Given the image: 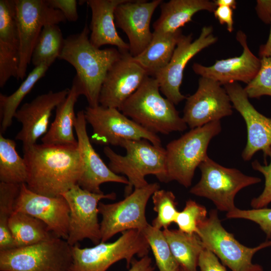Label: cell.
Wrapping results in <instances>:
<instances>
[{"label": "cell", "mask_w": 271, "mask_h": 271, "mask_svg": "<svg viewBox=\"0 0 271 271\" xmlns=\"http://www.w3.org/2000/svg\"><path fill=\"white\" fill-rule=\"evenodd\" d=\"M23 151L28 171L26 184L32 191L56 197L78 184L83 171L78 147L36 144Z\"/></svg>", "instance_id": "cell-1"}, {"label": "cell", "mask_w": 271, "mask_h": 271, "mask_svg": "<svg viewBox=\"0 0 271 271\" xmlns=\"http://www.w3.org/2000/svg\"><path fill=\"white\" fill-rule=\"evenodd\" d=\"M90 30L86 25L82 31L65 39L59 59L71 64L76 70L73 82L81 95L86 98L89 106L99 105L101 86L111 66L121 56L115 48L100 49L89 40Z\"/></svg>", "instance_id": "cell-2"}, {"label": "cell", "mask_w": 271, "mask_h": 271, "mask_svg": "<svg viewBox=\"0 0 271 271\" xmlns=\"http://www.w3.org/2000/svg\"><path fill=\"white\" fill-rule=\"evenodd\" d=\"M119 110L155 134L182 132L188 127L175 104L161 94L158 80L150 76L126 100Z\"/></svg>", "instance_id": "cell-3"}, {"label": "cell", "mask_w": 271, "mask_h": 271, "mask_svg": "<svg viewBox=\"0 0 271 271\" xmlns=\"http://www.w3.org/2000/svg\"><path fill=\"white\" fill-rule=\"evenodd\" d=\"M120 147L125 150V155L117 154L109 146H105L103 151L108 159L109 169L116 174L126 177L125 197L132 192L133 188L147 186L149 183L145 177L149 175L167 183L165 148L144 139L124 141Z\"/></svg>", "instance_id": "cell-4"}, {"label": "cell", "mask_w": 271, "mask_h": 271, "mask_svg": "<svg viewBox=\"0 0 271 271\" xmlns=\"http://www.w3.org/2000/svg\"><path fill=\"white\" fill-rule=\"evenodd\" d=\"M220 120L191 129L170 142L165 148L167 183L176 181L186 188L191 184L195 170L208 157L211 140L221 131Z\"/></svg>", "instance_id": "cell-5"}, {"label": "cell", "mask_w": 271, "mask_h": 271, "mask_svg": "<svg viewBox=\"0 0 271 271\" xmlns=\"http://www.w3.org/2000/svg\"><path fill=\"white\" fill-rule=\"evenodd\" d=\"M112 242H100L91 247L71 246L72 261L68 271H106L113 263L125 260L127 267L133 256L148 255L150 246L143 234L137 230H129Z\"/></svg>", "instance_id": "cell-6"}, {"label": "cell", "mask_w": 271, "mask_h": 271, "mask_svg": "<svg viewBox=\"0 0 271 271\" xmlns=\"http://www.w3.org/2000/svg\"><path fill=\"white\" fill-rule=\"evenodd\" d=\"M72 261L71 246L57 237L0 251L1 271H68Z\"/></svg>", "instance_id": "cell-7"}, {"label": "cell", "mask_w": 271, "mask_h": 271, "mask_svg": "<svg viewBox=\"0 0 271 271\" xmlns=\"http://www.w3.org/2000/svg\"><path fill=\"white\" fill-rule=\"evenodd\" d=\"M201 176L190 190L194 195L210 200L217 209L228 212L236 208L234 198L242 189L261 182L259 178L222 166L207 157L199 166Z\"/></svg>", "instance_id": "cell-8"}, {"label": "cell", "mask_w": 271, "mask_h": 271, "mask_svg": "<svg viewBox=\"0 0 271 271\" xmlns=\"http://www.w3.org/2000/svg\"><path fill=\"white\" fill-rule=\"evenodd\" d=\"M198 235L204 246L213 252L232 271H263L252 259L258 251L271 246V240H266L254 247H248L238 242L227 231L219 219L217 211L211 210L198 226Z\"/></svg>", "instance_id": "cell-9"}, {"label": "cell", "mask_w": 271, "mask_h": 271, "mask_svg": "<svg viewBox=\"0 0 271 271\" xmlns=\"http://www.w3.org/2000/svg\"><path fill=\"white\" fill-rule=\"evenodd\" d=\"M15 18L20 42L17 79L23 80L31 62L33 50L43 29L47 25L66 22L63 14L50 7L46 0H14Z\"/></svg>", "instance_id": "cell-10"}, {"label": "cell", "mask_w": 271, "mask_h": 271, "mask_svg": "<svg viewBox=\"0 0 271 271\" xmlns=\"http://www.w3.org/2000/svg\"><path fill=\"white\" fill-rule=\"evenodd\" d=\"M160 189L158 183H149L144 187L134 189L118 202L110 204L100 202L98 209L102 217L100 242H106L116 234L129 230L142 232L149 224L145 214L147 203Z\"/></svg>", "instance_id": "cell-11"}, {"label": "cell", "mask_w": 271, "mask_h": 271, "mask_svg": "<svg viewBox=\"0 0 271 271\" xmlns=\"http://www.w3.org/2000/svg\"><path fill=\"white\" fill-rule=\"evenodd\" d=\"M85 119L91 126V143L97 145L120 146L126 140H146L161 146L157 134L151 132L123 114L118 109L100 105L86 107Z\"/></svg>", "instance_id": "cell-12"}, {"label": "cell", "mask_w": 271, "mask_h": 271, "mask_svg": "<svg viewBox=\"0 0 271 271\" xmlns=\"http://www.w3.org/2000/svg\"><path fill=\"white\" fill-rule=\"evenodd\" d=\"M62 196L70 208L68 237L67 241L73 246L87 238L96 245L101 241L100 225L98 222V204L103 199L115 200L114 192L101 194L90 192L75 185Z\"/></svg>", "instance_id": "cell-13"}, {"label": "cell", "mask_w": 271, "mask_h": 271, "mask_svg": "<svg viewBox=\"0 0 271 271\" xmlns=\"http://www.w3.org/2000/svg\"><path fill=\"white\" fill-rule=\"evenodd\" d=\"M213 32L212 26H204L194 41L192 34H182L168 65L153 77L158 81L161 92L175 105L186 98L180 92L186 65L199 52L216 42Z\"/></svg>", "instance_id": "cell-14"}, {"label": "cell", "mask_w": 271, "mask_h": 271, "mask_svg": "<svg viewBox=\"0 0 271 271\" xmlns=\"http://www.w3.org/2000/svg\"><path fill=\"white\" fill-rule=\"evenodd\" d=\"M186 99L182 117L191 129L219 121L233 113V106L225 88L209 78L200 77L196 91Z\"/></svg>", "instance_id": "cell-15"}, {"label": "cell", "mask_w": 271, "mask_h": 271, "mask_svg": "<svg viewBox=\"0 0 271 271\" xmlns=\"http://www.w3.org/2000/svg\"><path fill=\"white\" fill-rule=\"evenodd\" d=\"M14 211L25 213L43 221L57 237H68L70 208L62 196L51 197L30 190L26 183L21 184Z\"/></svg>", "instance_id": "cell-16"}, {"label": "cell", "mask_w": 271, "mask_h": 271, "mask_svg": "<svg viewBox=\"0 0 271 271\" xmlns=\"http://www.w3.org/2000/svg\"><path fill=\"white\" fill-rule=\"evenodd\" d=\"M162 0H125L116 8L114 21L123 31L129 41V53L132 57L140 54L152 40L150 30L152 16Z\"/></svg>", "instance_id": "cell-17"}, {"label": "cell", "mask_w": 271, "mask_h": 271, "mask_svg": "<svg viewBox=\"0 0 271 271\" xmlns=\"http://www.w3.org/2000/svg\"><path fill=\"white\" fill-rule=\"evenodd\" d=\"M121 53L108 71L99 98V105L118 110L149 76L129 52Z\"/></svg>", "instance_id": "cell-18"}, {"label": "cell", "mask_w": 271, "mask_h": 271, "mask_svg": "<svg viewBox=\"0 0 271 271\" xmlns=\"http://www.w3.org/2000/svg\"><path fill=\"white\" fill-rule=\"evenodd\" d=\"M232 106L243 118L247 128V142L241 156L249 161L262 151L265 159L271 147V118L259 112L251 104L244 88L237 82L224 85Z\"/></svg>", "instance_id": "cell-19"}, {"label": "cell", "mask_w": 271, "mask_h": 271, "mask_svg": "<svg viewBox=\"0 0 271 271\" xmlns=\"http://www.w3.org/2000/svg\"><path fill=\"white\" fill-rule=\"evenodd\" d=\"M69 89L50 91L38 95L18 108L14 118L22 124L16 139L22 142L23 149L36 144L38 139L47 132L53 110L67 97Z\"/></svg>", "instance_id": "cell-20"}, {"label": "cell", "mask_w": 271, "mask_h": 271, "mask_svg": "<svg viewBox=\"0 0 271 271\" xmlns=\"http://www.w3.org/2000/svg\"><path fill=\"white\" fill-rule=\"evenodd\" d=\"M86 123L84 111H79L76 114L74 129L83 171L77 184L85 190L97 194L103 193L100 185L104 183L115 182L127 185L126 177L113 173L93 148L87 133Z\"/></svg>", "instance_id": "cell-21"}, {"label": "cell", "mask_w": 271, "mask_h": 271, "mask_svg": "<svg viewBox=\"0 0 271 271\" xmlns=\"http://www.w3.org/2000/svg\"><path fill=\"white\" fill-rule=\"evenodd\" d=\"M236 40L243 48L238 57L217 60L210 66L195 63L192 66L194 72L201 77L213 80L221 85L241 81L248 83L256 75L260 67V59L249 49L245 34L237 32Z\"/></svg>", "instance_id": "cell-22"}, {"label": "cell", "mask_w": 271, "mask_h": 271, "mask_svg": "<svg viewBox=\"0 0 271 271\" xmlns=\"http://www.w3.org/2000/svg\"><path fill=\"white\" fill-rule=\"evenodd\" d=\"M20 42L14 0L0 1V87L18 73Z\"/></svg>", "instance_id": "cell-23"}, {"label": "cell", "mask_w": 271, "mask_h": 271, "mask_svg": "<svg viewBox=\"0 0 271 271\" xmlns=\"http://www.w3.org/2000/svg\"><path fill=\"white\" fill-rule=\"evenodd\" d=\"M124 1H85L91 11L89 40L94 47L109 45L116 46L121 53L129 52V44L119 36L114 21L115 10Z\"/></svg>", "instance_id": "cell-24"}, {"label": "cell", "mask_w": 271, "mask_h": 271, "mask_svg": "<svg viewBox=\"0 0 271 271\" xmlns=\"http://www.w3.org/2000/svg\"><path fill=\"white\" fill-rule=\"evenodd\" d=\"M160 7L161 15L153 25L154 32H175L191 22L198 12H214L217 7L208 0H170L163 1Z\"/></svg>", "instance_id": "cell-25"}, {"label": "cell", "mask_w": 271, "mask_h": 271, "mask_svg": "<svg viewBox=\"0 0 271 271\" xmlns=\"http://www.w3.org/2000/svg\"><path fill=\"white\" fill-rule=\"evenodd\" d=\"M80 95L77 86L73 82L67 97L56 107L55 119L47 132L42 138V144L78 147L73 128L76 117L75 105Z\"/></svg>", "instance_id": "cell-26"}, {"label": "cell", "mask_w": 271, "mask_h": 271, "mask_svg": "<svg viewBox=\"0 0 271 271\" xmlns=\"http://www.w3.org/2000/svg\"><path fill=\"white\" fill-rule=\"evenodd\" d=\"M182 34L181 29L173 33L153 32L149 45L140 54L132 57V60L150 76L154 77L170 62Z\"/></svg>", "instance_id": "cell-27"}, {"label": "cell", "mask_w": 271, "mask_h": 271, "mask_svg": "<svg viewBox=\"0 0 271 271\" xmlns=\"http://www.w3.org/2000/svg\"><path fill=\"white\" fill-rule=\"evenodd\" d=\"M163 232L180 268L184 271H197L199 257L205 248L198 234L169 228Z\"/></svg>", "instance_id": "cell-28"}, {"label": "cell", "mask_w": 271, "mask_h": 271, "mask_svg": "<svg viewBox=\"0 0 271 271\" xmlns=\"http://www.w3.org/2000/svg\"><path fill=\"white\" fill-rule=\"evenodd\" d=\"M9 227L16 247L31 245L56 237L41 220L24 212L14 211Z\"/></svg>", "instance_id": "cell-29"}, {"label": "cell", "mask_w": 271, "mask_h": 271, "mask_svg": "<svg viewBox=\"0 0 271 271\" xmlns=\"http://www.w3.org/2000/svg\"><path fill=\"white\" fill-rule=\"evenodd\" d=\"M52 64L45 63L37 66L29 73L18 88L10 95L0 94L1 133L6 132L11 125L13 119L25 97L36 83L45 75Z\"/></svg>", "instance_id": "cell-30"}, {"label": "cell", "mask_w": 271, "mask_h": 271, "mask_svg": "<svg viewBox=\"0 0 271 271\" xmlns=\"http://www.w3.org/2000/svg\"><path fill=\"white\" fill-rule=\"evenodd\" d=\"M16 142L0 134V181L2 182L21 184L28 178L27 165L16 150Z\"/></svg>", "instance_id": "cell-31"}, {"label": "cell", "mask_w": 271, "mask_h": 271, "mask_svg": "<svg viewBox=\"0 0 271 271\" xmlns=\"http://www.w3.org/2000/svg\"><path fill=\"white\" fill-rule=\"evenodd\" d=\"M65 39L58 25L45 26L42 29L33 51L31 62L34 67L41 64H52L62 51Z\"/></svg>", "instance_id": "cell-32"}, {"label": "cell", "mask_w": 271, "mask_h": 271, "mask_svg": "<svg viewBox=\"0 0 271 271\" xmlns=\"http://www.w3.org/2000/svg\"><path fill=\"white\" fill-rule=\"evenodd\" d=\"M21 184L0 183V251L16 247L9 227Z\"/></svg>", "instance_id": "cell-33"}, {"label": "cell", "mask_w": 271, "mask_h": 271, "mask_svg": "<svg viewBox=\"0 0 271 271\" xmlns=\"http://www.w3.org/2000/svg\"><path fill=\"white\" fill-rule=\"evenodd\" d=\"M155 257L159 271H180L163 230L149 224L142 232Z\"/></svg>", "instance_id": "cell-34"}, {"label": "cell", "mask_w": 271, "mask_h": 271, "mask_svg": "<svg viewBox=\"0 0 271 271\" xmlns=\"http://www.w3.org/2000/svg\"><path fill=\"white\" fill-rule=\"evenodd\" d=\"M154 210L157 213L152 225L161 229H166L175 222L179 212L176 208V197L171 191L159 189L153 194ZM163 229V230H164Z\"/></svg>", "instance_id": "cell-35"}, {"label": "cell", "mask_w": 271, "mask_h": 271, "mask_svg": "<svg viewBox=\"0 0 271 271\" xmlns=\"http://www.w3.org/2000/svg\"><path fill=\"white\" fill-rule=\"evenodd\" d=\"M206 208L195 201L189 199L186 202L182 211L179 212L176 223L179 230L189 234L198 232L199 225L207 218Z\"/></svg>", "instance_id": "cell-36"}, {"label": "cell", "mask_w": 271, "mask_h": 271, "mask_svg": "<svg viewBox=\"0 0 271 271\" xmlns=\"http://www.w3.org/2000/svg\"><path fill=\"white\" fill-rule=\"evenodd\" d=\"M260 59L258 71L244 88L248 98H259L263 95L271 96V57Z\"/></svg>", "instance_id": "cell-37"}, {"label": "cell", "mask_w": 271, "mask_h": 271, "mask_svg": "<svg viewBox=\"0 0 271 271\" xmlns=\"http://www.w3.org/2000/svg\"><path fill=\"white\" fill-rule=\"evenodd\" d=\"M227 218L245 219L254 222L266 234V238H271V208L241 210L237 208L227 212Z\"/></svg>", "instance_id": "cell-38"}, {"label": "cell", "mask_w": 271, "mask_h": 271, "mask_svg": "<svg viewBox=\"0 0 271 271\" xmlns=\"http://www.w3.org/2000/svg\"><path fill=\"white\" fill-rule=\"evenodd\" d=\"M267 156L270 158L268 165H262L257 160L251 163L252 168L261 173L264 178V187L262 193L251 201L250 205L254 209L265 208L271 202V147Z\"/></svg>", "instance_id": "cell-39"}, {"label": "cell", "mask_w": 271, "mask_h": 271, "mask_svg": "<svg viewBox=\"0 0 271 271\" xmlns=\"http://www.w3.org/2000/svg\"><path fill=\"white\" fill-rule=\"evenodd\" d=\"M46 2L50 7L60 11L66 21L74 22L78 19L77 1L46 0Z\"/></svg>", "instance_id": "cell-40"}, {"label": "cell", "mask_w": 271, "mask_h": 271, "mask_svg": "<svg viewBox=\"0 0 271 271\" xmlns=\"http://www.w3.org/2000/svg\"><path fill=\"white\" fill-rule=\"evenodd\" d=\"M200 271H227L211 251L204 248L201 252L198 262Z\"/></svg>", "instance_id": "cell-41"}, {"label": "cell", "mask_w": 271, "mask_h": 271, "mask_svg": "<svg viewBox=\"0 0 271 271\" xmlns=\"http://www.w3.org/2000/svg\"><path fill=\"white\" fill-rule=\"evenodd\" d=\"M214 14L221 25L225 24L227 30L230 33L233 31V9L225 7L218 6L214 11Z\"/></svg>", "instance_id": "cell-42"}, {"label": "cell", "mask_w": 271, "mask_h": 271, "mask_svg": "<svg viewBox=\"0 0 271 271\" xmlns=\"http://www.w3.org/2000/svg\"><path fill=\"white\" fill-rule=\"evenodd\" d=\"M255 10L259 18L265 24L271 20V0H257Z\"/></svg>", "instance_id": "cell-43"}, {"label": "cell", "mask_w": 271, "mask_h": 271, "mask_svg": "<svg viewBox=\"0 0 271 271\" xmlns=\"http://www.w3.org/2000/svg\"><path fill=\"white\" fill-rule=\"evenodd\" d=\"M155 267L152 265V258L148 255L139 260H133L131 268L128 271H154Z\"/></svg>", "instance_id": "cell-44"}, {"label": "cell", "mask_w": 271, "mask_h": 271, "mask_svg": "<svg viewBox=\"0 0 271 271\" xmlns=\"http://www.w3.org/2000/svg\"><path fill=\"white\" fill-rule=\"evenodd\" d=\"M270 29L268 39L264 45H261L259 50V55L260 58L263 57H271V20Z\"/></svg>", "instance_id": "cell-45"}, {"label": "cell", "mask_w": 271, "mask_h": 271, "mask_svg": "<svg viewBox=\"0 0 271 271\" xmlns=\"http://www.w3.org/2000/svg\"><path fill=\"white\" fill-rule=\"evenodd\" d=\"M216 7L225 6L235 9L236 8L237 3L235 0H215L213 1Z\"/></svg>", "instance_id": "cell-46"}, {"label": "cell", "mask_w": 271, "mask_h": 271, "mask_svg": "<svg viewBox=\"0 0 271 271\" xmlns=\"http://www.w3.org/2000/svg\"><path fill=\"white\" fill-rule=\"evenodd\" d=\"M180 271H184V270L180 268Z\"/></svg>", "instance_id": "cell-47"}]
</instances>
